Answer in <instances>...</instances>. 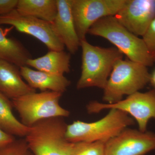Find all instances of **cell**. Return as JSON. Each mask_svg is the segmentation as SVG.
Returning a JSON list of instances; mask_svg holds the SVG:
<instances>
[{"mask_svg": "<svg viewBox=\"0 0 155 155\" xmlns=\"http://www.w3.org/2000/svg\"><path fill=\"white\" fill-rule=\"evenodd\" d=\"M31 58L30 53L20 42L7 37L0 28V60L20 68L26 66L27 61Z\"/></svg>", "mask_w": 155, "mask_h": 155, "instance_id": "e0dca14e", "label": "cell"}, {"mask_svg": "<svg viewBox=\"0 0 155 155\" xmlns=\"http://www.w3.org/2000/svg\"><path fill=\"white\" fill-rule=\"evenodd\" d=\"M12 103L0 92V127L13 136L25 137L29 131L28 127L15 117L12 111Z\"/></svg>", "mask_w": 155, "mask_h": 155, "instance_id": "ac0fdd59", "label": "cell"}, {"mask_svg": "<svg viewBox=\"0 0 155 155\" xmlns=\"http://www.w3.org/2000/svg\"><path fill=\"white\" fill-rule=\"evenodd\" d=\"M15 140L13 136L7 133L0 127V147L7 145Z\"/></svg>", "mask_w": 155, "mask_h": 155, "instance_id": "603a6c76", "label": "cell"}, {"mask_svg": "<svg viewBox=\"0 0 155 155\" xmlns=\"http://www.w3.org/2000/svg\"><path fill=\"white\" fill-rule=\"evenodd\" d=\"M134 123L133 118L125 112L111 109L106 116L96 122L78 120L67 125L65 136L71 143L107 142Z\"/></svg>", "mask_w": 155, "mask_h": 155, "instance_id": "3957f363", "label": "cell"}, {"mask_svg": "<svg viewBox=\"0 0 155 155\" xmlns=\"http://www.w3.org/2000/svg\"><path fill=\"white\" fill-rule=\"evenodd\" d=\"M0 92L12 99L36 92L22 79L19 67L0 60Z\"/></svg>", "mask_w": 155, "mask_h": 155, "instance_id": "4fadbf2b", "label": "cell"}, {"mask_svg": "<svg viewBox=\"0 0 155 155\" xmlns=\"http://www.w3.org/2000/svg\"><path fill=\"white\" fill-rule=\"evenodd\" d=\"M114 17L131 33L142 37L155 19V0H127Z\"/></svg>", "mask_w": 155, "mask_h": 155, "instance_id": "8fae6325", "label": "cell"}, {"mask_svg": "<svg viewBox=\"0 0 155 155\" xmlns=\"http://www.w3.org/2000/svg\"><path fill=\"white\" fill-rule=\"evenodd\" d=\"M18 0H0V16L10 13L16 9Z\"/></svg>", "mask_w": 155, "mask_h": 155, "instance_id": "7402d4cb", "label": "cell"}, {"mask_svg": "<svg viewBox=\"0 0 155 155\" xmlns=\"http://www.w3.org/2000/svg\"><path fill=\"white\" fill-rule=\"evenodd\" d=\"M82 49L81 72L76 87H97L104 89L116 61L123 54L116 48L93 45L86 40L81 41Z\"/></svg>", "mask_w": 155, "mask_h": 155, "instance_id": "6da1fadb", "label": "cell"}, {"mask_svg": "<svg viewBox=\"0 0 155 155\" xmlns=\"http://www.w3.org/2000/svg\"><path fill=\"white\" fill-rule=\"evenodd\" d=\"M150 82L155 89V69L150 75Z\"/></svg>", "mask_w": 155, "mask_h": 155, "instance_id": "cb8c5ba5", "label": "cell"}, {"mask_svg": "<svg viewBox=\"0 0 155 155\" xmlns=\"http://www.w3.org/2000/svg\"><path fill=\"white\" fill-rule=\"evenodd\" d=\"M0 155H33L25 147L11 144L0 147Z\"/></svg>", "mask_w": 155, "mask_h": 155, "instance_id": "44dd1931", "label": "cell"}, {"mask_svg": "<svg viewBox=\"0 0 155 155\" xmlns=\"http://www.w3.org/2000/svg\"><path fill=\"white\" fill-rule=\"evenodd\" d=\"M127 0H72V11L75 29L81 41L86 40L91 27L99 19L114 16Z\"/></svg>", "mask_w": 155, "mask_h": 155, "instance_id": "ba28073f", "label": "cell"}, {"mask_svg": "<svg viewBox=\"0 0 155 155\" xmlns=\"http://www.w3.org/2000/svg\"><path fill=\"white\" fill-rule=\"evenodd\" d=\"M155 150V133L125 128L105 143V155H144Z\"/></svg>", "mask_w": 155, "mask_h": 155, "instance_id": "30bf717a", "label": "cell"}, {"mask_svg": "<svg viewBox=\"0 0 155 155\" xmlns=\"http://www.w3.org/2000/svg\"><path fill=\"white\" fill-rule=\"evenodd\" d=\"M147 67L129 60L120 59L115 63L105 87L103 100L114 104L139 91L150 82Z\"/></svg>", "mask_w": 155, "mask_h": 155, "instance_id": "5b68a950", "label": "cell"}, {"mask_svg": "<svg viewBox=\"0 0 155 155\" xmlns=\"http://www.w3.org/2000/svg\"><path fill=\"white\" fill-rule=\"evenodd\" d=\"M111 109H117L131 116L137 122L139 130L145 132L150 119H155V89L144 93L137 92L114 104L93 101L86 106L89 114Z\"/></svg>", "mask_w": 155, "mask_h": 155, "instance_id": "52a82bcc", "label": "cell"}, {"mask_svg": "<svg viewBox=\"0 0 155 155\" xmlns=\"http://www.w3.org/2000/svg\"><path fill=\"white\" fill-rule=\"evenodd\" d=\"M88 34L107 40L130 61L147 67L153 65L143 39L127 30L114 16L99 19L91 27Z\"/></svg>", "mask_w": 155, "mask_h": 155, "instance_id": "7a4b0ae2", "label": "cell"}, {"mask_svg": "<svg viewBox=\"0 0 155 155\" xmlns=\"http://www.w3.org/2000/svg\"><path fill=\"white\" fill-rule=\"evenodd\" d=\"M16 10L21 15L52 23L58 13L57 0H18Z\"/></svg>", "mask_w": 155, "mask_h": 155, "instance_id": "2e32d148", "label": "cell"}, {"mask_svg": "<svg viewBox=\"0 0 155 155\" xmlns=\"http://www.w3.org/2000/svg\"><path fill=\"white\" fill-rule=\"evenodd\" d=\"M72 0H57L58 13L52 23L56 33L70 54H75L81 47L72 11Z\"/></svg>", "mask_w": 155, "mask_h": 155, "instance_id": "7c38bea8", "label": "cell"}, {"mask_svg": "<svg viewBox=\"0 0 155 155\" xmlns=\"http://www.w3.org/2000/svg\"><path fill=\"white\" fill-rule=\"evenodd\" d=\"M0 25L13 26L18 31L35 38L50 51H64V45L56 33L52 24L35 17L21 15L16 9L0 16Z\"/></svg>", "mask_w": 155, "mask_h": 155, "instance_id": "9c48e42d", "label": "cell"}, {"mask_svg": "<svg viewBox=\"0 0 155 155\" xmlns=\"http://www.w3.org/2000/svg\"><path fill=\"white\" fill-rule=\"evenodd\" d=\"M20 74L27 84L35 89L41 92L52 91L63 94L70 85V81L64 75H57L38 70L26 66L20 67Z\"/></svg>", "mask_w": 155, "mask_h": 155, "instance_id": "5bb4252c", "label": "cell"}, {"mask_svg": "<svg viewBox=\"0 0 155 155\" xmlns=\"http://www.w3.org/2000/svg\"><path fill=\"white\" fill-rule=\"evenodd\" d=\"M63 94L56 92H34L14 99L12 104L24 125L31 127L41 120L68 117L70 112L60 104Z\"/></svg>", "mask_w": 155, "mask_h": 155, "instance_id": "8992f818", "label": "cell"}, {"mask_svg": "<svg viewBox=\"0 0 155 155\" xmlns=\"http://www.w3.org/2000/svg\"><path fill=\"white\" fill-rule=\"evenodd\" d=\"M103 141L72 143L71 155H105V143Z\"/></svg>", "mask_w": 155, "mask_h": 155, "instance_id": "d6986e66", "label": "cell"}, {"mask_svg": "<svg viewBox=\"0 0 155 155\" xmlns=\"http://www.w3.org/2000/svg\"><path fill=\"white\" fill-rule=\"evenodd\" d=\"M142 38L152 60L155 63V19L151 22Z\"/></svg>", "mask_w": 155, "mask_h": 155, "instance_id": "ffe728a7", "label": "cell"}, {"mask_svg": "<svg viewBox=\"0 0 155 155\" xmlns=\"http://www.w3.org/2000/svg\"><path fill=\"white\" fill-rule=\"evenodd\" d=\"M70 53L64 51H49L44 56L28 60L26 65L42 71L57 75H64L70 70Z\"/></svg>", "mask_w": 155, "mask_h": 155, "instance_id": "9a60e30c", "label": "cell"}, {"mask_svg": "<svg viewBox=\"0 0 155 155\" xmlns=\"http://www.w3.org/2000/svg\"><path fill=\"white\" fill-rule=\"evenodd\" d=\"M63 117L44 119L30 127L25 137L33 155H71L72 143L66 139Z\"/></svg>", "mask_w": 155, "mask_h": 155, "instance_id": "277c9868", "label": "cell"}]
</instances>
